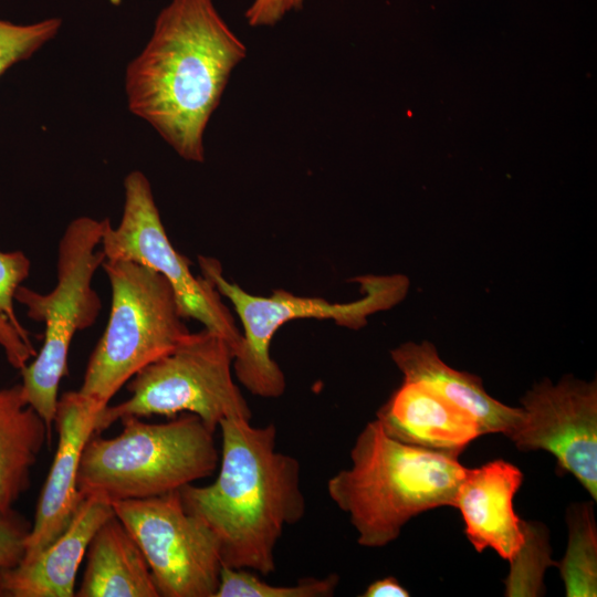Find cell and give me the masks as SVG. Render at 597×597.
Here are the masks:
<instances>
[{
  "mask_svg": "<svg viewBox=\"0 0 597 597\" xmlns=\"http://www.w3.org/2000/svg\"><path fill=\"white\" fill-rule=\"evenodd\" d=\"M386 433L407 444L459 457L479 436V422L429 386L405 380L379 408Z\"/></svg>",
  "mask_w": 597,
  "mask_h": 597,
  "instance_id": "9a60e30c",
  "label": "cell"
},
{
  "mask_svg": "<svg viewBox=\"0 0 597 597\" xmlns=\"http://www.w3.org/2000/svg\"><path fill=\"white\" fill-rule=\"evenodd\" d=\"M62 21L50 18L29 24L0 19V76L14 64L29 59L53 39Z\"/></svg>",
  "mask_w": 597,
  "mask_h": 597,
  "instance_id": "7402d4cb",
  "label": "cell"
},
{
  "mask_svg": "<svg viewBox=\"0 0 597 597\" xmlns=\"http://www.w3.org/2000/svg\"><path fill=\"white\" fill-rule=\"evenodd\" d=\"M43 418L24 399L21 384L0 389V514L12 511L29 489L31 471L46 442Z\"/></svg>",
  "mask_w": 597,
  "mask_h": 597,
  "instance_id": "ac0fdd59",
  "label": "cell"
},
{
  "mask_svg": "<svg viewBox=\"0 0 597 597\" xmlns=\"http://www.w3.org/2000/svg\"><path fill=\"white\" fill-rule=\"evenodd\" d=\"M121 421L118 436L94 433L87 440L76 481L82 496L102 493L111 501L157 496L210 476L219 465L214 431L193 413L163 423L134 416Z\"/></svg>",
  "mask_w": 597,
  "mask_h": 597,
  "instance_id": "277c9868",
  "label": "cell"
},
{
  "mask_svg": "<svg viewBox=\"0 0 597 597\" xmlns=\"http://www.w3.org/2000/svg\"><path fill=\"white\" fill-rule=\"evenodd\" d=\"M338 576L305 577L293 585H272L243 568L222 564L214 597H329L335 594Z\"/></svg>",
  "mask_w": 597,
  "mask_h": 597,
  "instance_id": "44dd1931",
  "label": "cell"
},
{
  "mask_svg": "<svg viewBox=\"0 0 597 597\" xmlns=\"http://www.w3.org/2000/svg\"><path fill=\"white\" fill-rule=\"evenodd\" d=\"M112 505L145 555L159 596H216L222 567L219 541L186 510L179 490L114 500Z\"/></svg>",
  "mask_w": 597,
  "mask_h": 597,
  "instance_id": "9c48e42d",
  "label": "cell"
},
{
  "mask_svg": "<svg viewBox=\"0 0 597 597\" xmlns=\"http://www.w3.org/2000/svg\"><path fill=\"white\" fill-rule=\"evenodd\" d=\"M390 356L405 380L422 383L467 410L479 422L483 434L509 437L522 420L521 407H510L491 397L478 376L448 366L429 342L404 343L392 349Z\"/></svg>",
  "mask_w": 597,
  "mask_h": 597,
  "instance_id": "2e32d148",
  "label": "cell"
},
{
  "mask_svg": "<svg viewBox=\"0 0 597 597\" xmlns=\"http://www.w3.org/2000/svg\"><path fill=\"white\" fill-rule=\"evenodd\" d=\"M125 201L117 227L107 223L101 249L106 260L132 261L161 274L171 285L184 318L226 337L234 348L242 333L213 285L190 270V261L170 243L156 206L150 182L139 170L124 179Z\"/></svg>",
  "mask_w": 597,
  "mask_h": 597,
  "instance_id": "30bf717a",
  "label": "cell"
},
{
  "mask_svg": "<svg viewBox=\"0 0 597 597\" xmlns=\"http://www.w3.org/2000/svg\"><path fill=\"white\" fill-rule=\"evenodd\" d=\"M232 417L219 423L222 447L217 479L179 490L186 510L216 534L222 564L269 575L286 526L298 523L306 502L296 458L276 450V428Z\"/></svg>",
  "mask_w": 597,
  "mask_h": 597,
  "instance_id": "7a4b0ae2",
  "label": "cell"
},
{
  "mask_svg": "<svg viewBox=\"0 0 597 597\" xmlns=\"http://www.w3.org/2000/svg\"><path fill=\"white\" fill-rule=\"evenodd\" d=\"M467 468L458 457L398 441L376 419L357 436L350 465L327 481L331 500L345 512L365 547L394 542L416 515L454 506Z\"/></svg>",
  "mask_w": 597,
  "mask_h": 597,
  "instance_id": "3957f363",
  "label": "cell"
},
{
  "mask_svg": "<svg viewBox=\"0 0 597 597\" xmlns=\"http://www.w3.org/2000/svg\"><path fill=\"white\" fill-rule=\"evenodd\" d=\"M304 0H254L245 12L251 27H269L279 22L289 11L298 9Z\"/></svg>",
  "mask_w": 597,
  "mask_h": 597,
  "instance_id": "cb8c5ba5",
  "label": "cell"
},
{
  "mask_svg": "<svg viewBox=\"0 0 597 597\" xmlns=\"http://www.w3.org/2000/svg\"><path fill=\"white\" fill-rule=\"evenodd\" d=\"M523 417L509 436L520 451L552 453L597 499V383L570 375L544 379L522 398Z\"/></svg>",
  "mask_w": 597,
  "mask_h": 597,
  "instance_id": "8fae6325",
  "label": "cell"
},
{
  "mask_svg": "<svg viewBox=\"0 0 597 597\" xmlns=\"http://www.w3.org/2000/svg\"><path fill=\"white\" fill-rule=\"evenodd\" d=\"M102 409L78 390L67 391L59 398L54 417L57 449L25 538L22 559L36 555L71 522L83 499L76 484L81 455L95 433V421Z\"/></svg>",
  "mask_w": 597,
  "mask_h": 597,
  "instance_id": "7c38bea8",
  "label": "cell"
},
{
  "mask_svg": "<svg viewBox=\"0 0 597 597\" xmlns=\"http://www.w3.org/2000/svg\"><path fill=\"white\" fill-rule=\"evenodd\" d=\"M76 597H159L140 547L115 515L95 532Z\"/></svg>",
  "mask_w": 597,
  "mask_h": 597,
  "instance_id": "e0dca14e",
  "label": "cell"
},
{
  "mask_svg": "<svg viewBox=\"0 0 597 597\" xmlns=\"http://www.w3.org/2000/svg\"><path fill=\"white\" fill-rule=\"evenodd\" d=\"M29 525L13 511L0 514V569L17 566L24 555V543Z\"/></svg>",
  "mask_w": 597,
  "mask_h": 597,
  "instance_id": "603a6c76",
  "label": "cell"
},
{
  "mask_svg": "<svg viewBox=\"0 0 597 597\" xmlns=\"http://www.w3.org/2000/svg\"><path fill=\"white\" fill-rule=\"evenodd\" d=\"M112 515L102 493L84 495L66 528L46 547L9 569H2L4 596L73 597L75 578L98 527Z\"/></svg>",
  "mask_w": 597,
  "mask_h": 597,
  "instance_id": "5bb4252c",
  "label": "cell"
},
{
  "mask_svg": "<svg viewBox=\"0 0 597 597\" xmlns=\"http://www.w3.org/2000/svg\"><path fill=\"white\" fill-rule=\"evenodd\" d=\"M0 596H4L3 586H2V569H0Z\"/></svg>",
  "mask_w": 597,
  "mask_h": 597,
  "instance_id": "484cf974",
  "label": "cell"
},
{
  "mask_svg": "<svg viewBox=\"0 0 597 597\" xmlns=\"http://www.w3.org/2000/svg\"><path fill=\"white\" fill-rule=\"evenodd\" d=\"M234 348L222 335L203 328L147 365L127 383L130 397L103 408L95 433L134 416H198L216 431L227 418L251 419V409L232 377Z\"/></svg>",
  "mask_w": 597,
  "mask_h": 597,
  "instance_id": "ba28073f",
  "label": "cell"
},
{
  "mask_svg": "<svg viewBox=\"0 0 597 597\" xmlns=\"http://www.w3.org/2000/svg\"><path fill=\"white\" fill-rule=\"evenodd\" d=\"M112 304L78 391L105 408L139 370L174 350L190 333L171 285L158 272L105 260Z\"/></svg>",
  "mask_w": 597,
  "mask_h": 597,
  "instance_id": "8992f818",
  "label": "cell"
},
{
  "mask_svg": "<svg viewBox=\"0 0 597 597\" xmlns=\"http://www.w3.org/2000/svg\"><path fill=\"white\" fill-rule=\"evenodd\" d=\"M247 48L212 0H171L126 69L129 111L184 159L203 163V134Z\"/></svg>",
  "mask_w": 597,
  "mask_h": 597,
  "instance_id": "6da1fadb",
  "label": "cell"
},
{
  "mask_svg": "<svg viewBox=\"0 0 597 597\" xmlns=\"http://www.w3.org/2000/svg\"><path fill=\"white\" fill-rule=\"evenodd\" d=\"M569 541L557 567L568 597L597 594V536L590 504L573 505L567 514Z\"/></svg>",
  "mask_w": 597,
  "mask_h": 597,
  "instance_id": "ffe728a7",
  "label": "cell"
},
{
  "mask_svg": "<svg viewBox=\"0 0 597 597\" xmlns=\"http://www.w3.org/2000/svg\"><path fill=\"white\" fill-rule=\"evenodd\" d=\"M409 591L395 577L377 579L368 585L363 597H408Z\"/></svg>",
  "mask_w": 597,
  "mask_h": 597,
  "instance_id": "d4e9b609",
  "label": "cell"
},
{
  "mask_svg": "<svg viewBox=\"0 0 597 597\" xmlns=\"http://www.w3.org/2000/svg\"><path fill=\"white\" fill-rule=\"evenodd\" d=\"M522 482V471L504 460L467 468L454 507L461 512L464 533L476 552L490 547L511 563L524 547L525 522L513 506Z\"/></svg>",
  "mask_w": 597,
  "mask_h": 597,
  "instance_id": "4fadbf2b",
  "label": "cell"
},
{
  "mask_svg": "<svg viewBox=\"0 0 597 597\" xmlns=\"http://www.w3.org/2000/svg\"><path fill=\"white\" fill-rule=\"evenodd\" d=\"M31 261L22 251H0V347L8 363L23 369L36 355L30 333L14 311L15 292L29 276Z\"/></svg>",
  "mask_w": 597,
  "mask_h": 597,
  "instance_id": "d6986e66",
  "label": "cell"
},
{
  "mask_svg": "<svg viewBox=\"0 0 597 597\" xmlns=\"http://www.w3.org/2000/svg\"><path fill=\"white\" fill-rule=\"evenodd\" d=\"M108 222L86 216L73 219L57 245L55 286L45 294L22 285L15 292V301L25 306L28 316L45 327L40 352L20 374L25 401L43 418L51 434L71 342L78 331L95 323L102 307L92 281L106 260L97 247Z\"/></svg>",
  "mask_w": 597,
  "mask_h": 597,
  "instance_id": "5b68a950",
  "label": "cell"
},
{
  "mask_svg": "<svg viewBox=\"0 0 597 597\" xmlns=\"http://www.w3.org/2000/svg\"><path fill=\"white\" fill-rule=\"evenodd\" d=\"M198 262L201 276L230 301L243 327L232 363L234 375L247 390L262 398H279L285 390L284 374L270 354L272 338L282 325L293 320L317 318L358 329L366 325L369 315L399 303L409 286L401 274L364 275L356 279L364 296L348 303L296 296L282 289L270 296H258L227 281L218 260L199 255Z\"/></svg>",
  "mask_w": 597,
  "mask_h": 597,
  "instance_id": "52a82bcc",
  "label": "cell"
}]
</instances>
